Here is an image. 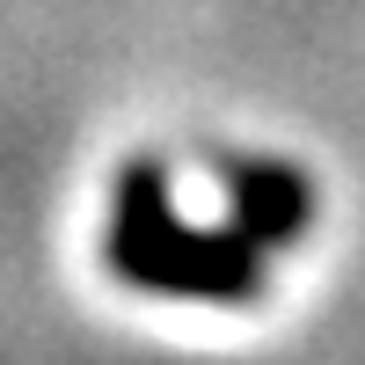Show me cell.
I'll use <instances>...</instances> for the list:
<instances>
[{"instance_id": "6da1fadb", "label": "cell", "mask_w": 365, "mask_h": 365, "mask_svg": "<svg viewBox=\"0 0 365 365\" xmlns=\"http://www.w3.org/2000/svg\"><path fill=\"white\" fill-rule=\"evenodd\" d=\"M110 263L146 292H190V299H249L263 285L256 241L249 234H190L168 220L161 205V175L139 168L117 190V234H110Z\"/></svg>"}]
</instances>
